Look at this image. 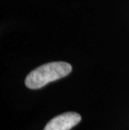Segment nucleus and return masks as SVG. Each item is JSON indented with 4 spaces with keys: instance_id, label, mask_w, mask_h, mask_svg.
Instances as JSON below:
<instances>
[{
    "instance_id": "1",
    "label": "nucleus",
    "mask_w": 129,
    "mask_h": 130,
    "mask_svg": "<svg viewBox=\"0 0 129 130\" xmlns=\"http://www.w3.org/2000/svg\"><path fill=\"white\" fill-rule=\"evenodd\" d=\"M72 66L64 61H54L42 65L29 73L25 78V86L29 89H40L48 83L68 76Z\"/></svg>"
},
{
    "instance_id": "2",
    "label": "nucleus",
    "mask_w": 129,
    "mask_h": 130,
    "mask_svg": "<svg viewBox=\"0 0 129 130\" xmlns=\"http://www.w3.org/2000/svg\"><path fill=\"white\" fill-rule=\"evenodd\" d=\"M81 120V115L77 112H65L52 118L45 125L44 130H70Z\"/></svg>"
}]
</instances>
